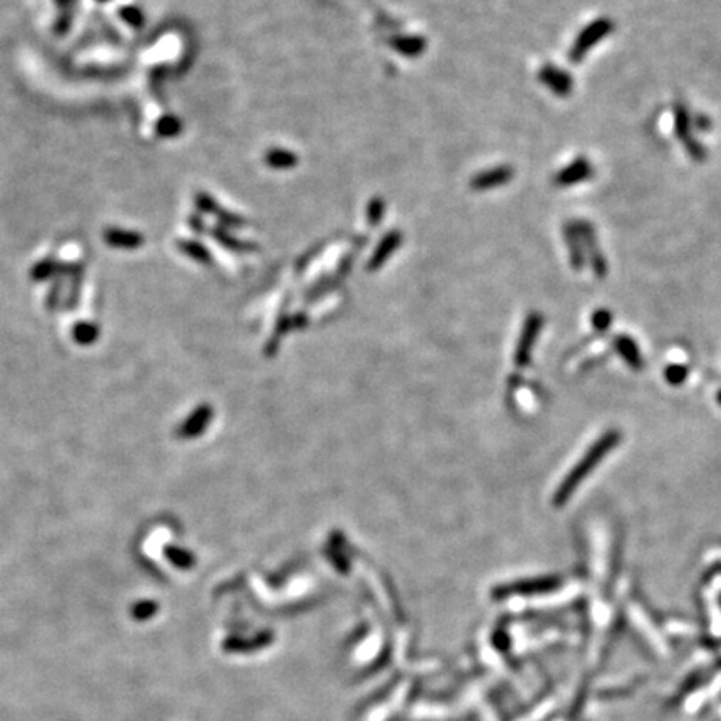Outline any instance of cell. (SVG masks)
Instances as JSON below:
<instances>
[{
  "label": "cell",
  "instance_id": "obj_1",
  "mask_svg": "<svg viewBox=\"0 0 721 721\" xmlns=\"http://www.w3.org/2000/svg\"><path fill=\"white\" fill-rule=\"evenodd\" d=\"M619 439H622V436H619L618 431H609V433H606L605 436H601L598 441H596L593 446L590 448V451L586 452V455L582 456L580 461H578V465L573 467L570 472H568L565 481H563L560 488H558L556 494H555V504L556 506L565 504L566 501L571 498V494L575 493V491L578 489V486L585 481V477L595 470V466L598 465L600 461H603L606 455H608L613 448L618 446Z\"/></svg>",
  "mask_w": 721,
  "mask_h": 721
},
{
  "label": "cell",
  "instance_id": "obj_2",
  "mask_svg": "<svg viewBox=\"0 0 721 721\" xmlns=\"http://www.w3.org/2000/svg\"><path fill=\"white\" fill-rule=\"evenodd\" d=\"M613 28H614L613 21H609V18L606 17L596 18V21L588 23V26L582 28L580 36L576 37V40L573 42L570 55H568L573 64H580V62L586 57V54H588L600 40H603L606 36H609V33L613 32Z\"/></svg>",
  "mask_w": 721,
  "mask_h": 721
},
{
  "label": "cell",
  "instance_id": "obj_3",
  "mask_svg": "<svg viewBox=\"0 0 721 721\" xmlns=\"http://www.w3.org/2000/svg\"><path fill=\"white\" fill-rule=\"evenodd\" d=\"M691 127H693V121H691L688 109H686L685 104H681V102L675 104V134H676V137L683 142L685 151L688 152V156L691 157V159H693L695 162H703L706 159V149L703 146H701V142H698L693 136H691Z\"/></svg>",
  "mask_w": 721,
  "mask_h": 721
},
{
  "label": "cell",
  "instance_id": "obj_4",
  "mask_svg": "<svg viewBox=\"0 0 721 721\" xmlns=\"http://www.w3.org/2000/svg\"><path fill=\"white\" fill-rule=\"evenodd\" d=\"M571 224L581 239L582 247L588 251V261L591 267H593V272L598 278H605L606 271H608V264H606L603 252H601L598 247V239H596V231L593 224L588 221H582V219H576V221H573Z\"/></svg>",
  "mask_w": 721,
  "mask_h": 721
},
{
  "label": "cell",
  "instance_id": "obj_5",
  "mask_svg": "<svg viewBox=\"0 0 721 721\" xmlns=\"http://www.w3.org/2000/svg\"><path fill=\"white\" fill-rule=\"evenodd\" d=\"M595 169L593 166H591V162L586 159V157H576L570 166H566L565 169H561L560 173L556 174L555 184L558 188H570V185L585 183V180L591 179Z\"/></svg>",
  "mask_w": 721,
  "mask_h": 721
},
{
  "label": "cell",
  "instance_id": "obj_6",
  "mask_svg": "<svg viewBox=\"0 0 721 721\" xmlns=\"http://www.w3.org/2000/svg\"><path fill=\"white\" fill-rule=\"evenodd\" d=\"M539 79L544 85L555 92L558 97H568L573 92V79L565 70L556 69L555 65H544L539 70Z\"/></svg>",
  "mask_w": 721,
  "mask_h": 721
},
{
  "label": "cell",
  "instance_id": "obj_7",
  "mask_svg": "<svg viewBox=\"0 0 721 721\" xmlns=\"http://www.w3.org/2000/svg\"><path fill=\"white\" fill-rule=\"evenodd\" d=\"M565 239H566L568 251H570V259H571L573 269L581 271L582 266H585V261H586L585 247H582L581 239H580V236H578V232L575 231V227H573L571 222L565 226Z\"/></svg>",
  "mask_w": 721,
  "mask_h": 721
},
{
  "label": "cell",
  "instance_id": "obj_8",
  "mask_svg": "<svg viewBox=\"0 0 721 721\" xmlns=\"http://www.w3.org/2000/svg\"><path fill=\"white\" fill-rule=\"evenodd\" d=\"M616 346H618L619 354H622L629 366H633L634 369H639L643 366L641 356H639L638 347L633 345L631 339L627 337H618L616 339Z\"/></svg>",
  "mask_w": 721,
  "mask_h": 721
},
{
  "label": "cell",
  "instance_id": "obj_9",
  "mask_svg": "<svg viewBox=\"0 0 721 721\" xmlns=\"http://www.w3.org/2000/svg\"><path fill=\"white\" fill-rule=\"evenodd\" d=\"M205 419H207V411H199V413H195L193 419L184 424L183 428L184 436H194V434H197L200 429H202Z\"/></svg>",
  "mask_w": 721,
  "mask_h": 721
},
{
  "label": "cell",
  "instance_id": "obj_10",
  "mask_svg": "<svg viewBox=\"0 0 721 721\" xmlns=\"http://www.w3.org/2000/svg\"><path fill=\"white\" fill-rule=\"evenodd\" d=\"M74 337L80 345H90V342L97 339V329L89 326V324H80V326L75 327Z\"/></svg>",
  "mask_w": 721,
  "mask_h": 721
},
{
  "label": "cell",
  "instance_id": "obj_11",
  "mask_svg": "<svg viewBox=\"0 0 721 721\" xmlns=\"http://www.w3.org/2000/svg\"><path fill=\"white\" fill-rule=\"evenodd\" d=\"M593 322H595V326L598 327V329L608 327L609 322H611V314L608 311H605V309H601V311H598V313L595 314Z\"/></svg>",
  "mask_w": 721,
  "mask_h": 721
},
{
  "label": "cell",
  "instance_id": "obj_12",
  "mask_svg": "<svg viewBox=\"0 0 721 721\" xmlns=\"http://www.w3.org/2000/svg\"><path fill=\"white\" fill-rule=\"evenodd\" d=\"M167 555H169L173 563H178V565H188L185 560H189L188 553L180 551V549H167Z\"/></svg>",
  "mask_w": 721,
  "mask_h": 721
},
{
  "label": "cell",
  "instance_id": "obj_13",
  "mask_svg": "<svg viewBox=\"0 0 721 721\" xmlns=\"http://www.w3.org/2000/svg\"><path fill=\"white\" fill-rule=\"evenodd\" d=\"M695 127L698 129V131H708V129H711V121L710 117L703 116V114H698V116H695Z\"/></svg>",
  "mask_w": 721,
  "mask_h": 721
}]
</instances>
